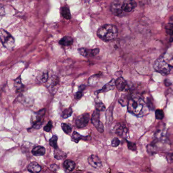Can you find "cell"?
<instances>
[{"label":"cell","mask_w":173,"mask_h":173,"mask_svg":"<svg viewBox=\"0 0 173 173\" xmlns=\"http://www.w3.org/2000/svg\"><path fill=\"white\" fill-rule=\"evenodd\" d=\"M164 84H165V86H167V87H168L171 84V82H170V80L168 79H165L164 81Z\"/></svg>","instance_id":"e575fe53"},{"label":"cell","mask_w":173,"mask_h":173,"mask_svg":"<svg viewBox=\"0 0 173 173\" xmlns=\"http://www.w3.org/2000/svg\"><path fill=\"white\" fill-rule=\"evenodd\" d=\"M137 4L135 0H126L121 5V8L123 11L129 12L134 10Z\"/></svg>","instance_id":"9c48e42d"},{"label":"cell","mask_w":173,"mask_h":173,"mask_svg":"<svg viewBox=\"0 0 173 173\" xmlns=\"http://www.w3.org/2000/svg\"><path fill=\"white\" fill-rule=\"evenodd\" d=\"M88 163L90 166L96 169H99L102 167L101 160L96 155H91L88 159Z\"/></svg>","instance_id":"30bf717a"},{"label":"cell","mask_w":173,"mask_h":173,"mask_svg":"<svg viewBox=\"0 0 173 173\" xmlns=\"http://www.w3.org/2000/svg\"><path fill=\"white\" fill-rule=\"evenodd\" d=\"M127 147H128V148L129 150L133 151H136V150H137V146H136V144L135 143L131 142H129V141H127Z\"/></svg>","instance_id":"4dcf8cb0"},{"label":"cell","mask_w":173,"mask_h":173,"mask_svg":"<svg viewBox=\"0 0 173 173\" xmlns=\"http://www.w3.org/2000/svg\"><path fill=\"white\" fill-rule=\"evenodd\" d=\"M100 112L96 109L93 112L92 117V122L97 130L100 133H103L104 131V127L103 123L100 121Z\"/></svg>","instance_id":"8992f818"},{"label":"cell","mask_w":173,"mask_h":173,"mask_svg":"<svg viewBox=\"0 0 173 173\" xmlns=\"http://www.w3.org/2000/svg\"><path fill=\"white\" fill-rule=\"evenodd\" d=\"M86 137L81 136V135L79 134V133H77L76 132L74 131L73 134H72V138L74 141H76V142H78V141L82 139H84L86 138Z\"/></svg>","instance_id":"cb8c5ba5"},{"label":"cell","mask_w":173,"mask_h":173,"mask_svg":"<svg viewBox=\"0 0 173 173\" xmlns=\"http://www.w3.org/2000/svg\"><path fill=\"white\" fill-rule=\"evenodd\" d=\"M85 87L86 86L85 85H81L79 87V91H81V92H82L84 90V89H85Z\"/></svg>","instance_id":"d590c367"},{"label":"cell","mask_w":173,"mask_h":173,"mask_svg":"<svg viewBox=\"0 0 173 173\" xmlns=\"http://www.w3.org/2000/svg\"><path fill=\"white\" fill-rule=\"evenodd\" d=\"M111 10L113 13L117 16H120L123 14V10L121 8V6L120 7L119 5L117 4L112 5V6L111 7Z\"/></svg>","instance_id":"ffe728a7"},{"label":"cell","mask_w":173,"mask_h":173,"mask_svg":"<svg viewBox=\"0 0 173 173\" xmlns=\"http://www.w3.org/2000/svg\"><path fill=\"white\" fill-rule=\"evenodd\" d=\"M73 43V39L70 36H65L59 41V44L63 46H70Z\"/></svg>","instance_id":"2e32d148"},{"label":"cell","mask_w":173,"mask_h":173,"mask_svg":"<svg viewBox=\"0 0 173 173\" xmlns=\"http://www.w3.org/2000/svg\"><path fill=\"white\" fill-rule=\"evenodd\" d=\"M52 121H48V123H47V124L44 127V130L45 131H46L47 132H49L52 129Z\"/></svg>","instance_id":"1f68e13d"},{"label":"cell","mask_w":173,"mask_h":173,"mask_svg":"<svg viewBox=\"0 0 173 173\" xmlns=\"http://www.w3.org/2000/svg\"><path fill=\"white\" fill-rule=\"evenodd\" d=\"M23 85L21 83V78L20 76L17 78L14 82V87L16 90L18 91H20V90H21V89L23 88Z\"/></svg>","instance_id":"7402d4cb"},{"label":"cell","mask_w":173,"mask_h":173,"mask_svg":"<svg viewBox=\"0 0 173 173\" xmlns=\"http://www.w3.org/2000/svg\"><path fill=\"white\" fill-rule=\"evenodd\" d=\"M127 106V110L129 113L138 115H140L144 108V101L139 96H133L129 99Z\"/></svg>","instance_id":"7a4b0ae2"},{"label":"cell","mask_w":173,"mask_h":173,"mask_svg":"<svg viewBox=\"0 0 173 173\" xmlns=\"http://www.w3.org/2000/svg\"><path fill=\"white\" fill-rule=\"evenodd\" d=\"M62 128L63 131H64L65 133H66L67 134H68L69 133H70L72 131V128L71 127L70 125L65 124V123H62Z\"/></svg>","instance_id":"4316f807"},{"label":"cell","mask_w":173,"mask_h":173,"mask_svg":"<svg viewBox=\"0 0 173 173\" xmlns=\"http://www.w3.org/2000/svg\"><path fill=\"white\" fill-rule=\"evenodd\" d=\"M32 153L35 156H42L45 154V148L43 146H37L32 149Z\"/></svg>","instance_id":"9a60e30c"},{"label":"cell","mask_w":173,"mask_h":173,"mask_svg":"<svg viewBox=\"0 0 173 173\" xmlns=\"http://www.w3.org/2000/svg\"><path fill=\"white\" fill-rule=\"evenodd\" d=\"M46 113V109H43L38 112L35 115V116H32V124L33 128L35 129H39L42 126L44 121V115Z\"/></svg>","instance_id":"277c9868"},{"label":"cell","mask_w":173,"mask_h":173,"mask_svg":"<svg viewBox=\"0 0 173 173\" xmlns=\"http://www.w3.org/2000/svg\"><path fill=\"white\" fill-rule=\"evenodd\" d=\"M28 169L30 173H38L41 171V167L36 162H32L28 166Z\"/></svg>","instance_id":"5bb4252c"},{"label":"cell","mask_w":173,"mask_h":173,"mask_svg":"<svg viewBox=\"0 0 173 173\" xmlns=\"http://www.w3.org/2000/svg\"><path fill=\"white\" fill-rule=\"evenodd\" d=\"M83 96V93L81 91H79L78 92L76 93L75 94V98L76 99H80Z\"/></svg>","instance_id":"836d02e7"},{"label":"cell","mask_w":173,"mask_h":173,"mask_svg":"<svg viewBox=\"0 0 173 173\" xmlns=\"http://www.w3.org/2000/svg\"><path fill=\"white\" fill-rule=\"evenodd\" d=\"M115 87H116V86H115V81L114 79H112L110 81L109 83L105 85L102 88V89L97 91L96 93L98 94V93H100L106 92H108V91L112 90L113 89H114Z\"/></svg>","instance_id":"4fadbf2b"},{"label":"cell","mask_w":173,"mask_h":173,"mask_svg":"<svg viewBox=\"0 0 173 173\" xmlns=\"http://www.w3.org/2000/svg\"><path fill=\"white\" fill-rule=\"evenodd\" d=\"M165 117V114L163 110L160 109H158L155 111V118L157 120H162Z\"/></svg>","instance_id":"d4e9b609"},{"label":"cell","mask_w":173,"mask_h":173,"mask_svg":"<svg viewBox=\"0 0 173 173\" xmlns=\"http://www.w3.org/2000/svg\"><path fill=\"white\" fill-rule=\"evenodd\" d=\"M57 137L56 135H53L49 140V144L51 147L54 148V149L57 148Z\"/></svg>","instance_id":"603a6c76"},{"label":"cell","mask_w":173,"mask_h":173,"mask_svg":"<svg viewBox=\"0 0 173 173\" xmlns=\"http://www.w3.org/2000/svg\"><path fill=\"white\" fill-rule=\"evenodd\" d=\"M115 131L116 134L120 137H124L127 133V129L123 124L118 123L115 127Z\"/></svg>","instance_id":"7c38bea8"},{"label":"cell","mask_w":173,"mask_h":173,"mask_svg":"<svg viewBox=\"0 0 173 173\" xmlns=\"http://www.w3.org/2000/svg\"><path fill=\"white\" fill-rule=\"evenodd\" d=\"M90 120L89 113H84L78 117L76 120V125L78 128H84L88 124Z\"/></svg>","instance_id":"52a82bcc"},{"label":"cell","mask_w":173,"mask_h":173,"mask_svg":"<svg viewBox=\"0 0 173 173\" xmlns=\"http://www.w3.org/2000/svg\"></svg>","instance_id":"8d00e7d4"},{"label":"cell","mask_w":173,"mask_h":173,"mask_svg":"<svg viewBox=\"0 0 173 173\" xmlns=\"http://www.w3.org/2000/svg\"><path fill=\"white\" fill-rule=\"evenodd\" d=\"M61 14L64 18L67 19H70L71 18V14L69 8L67 6L62 7L61 8Z\"/></svg>","instance_id":"e0dca14e"},{"label":"cell","mask_w":173,"mask_h":173,"mask_svg":"<svg viewBox=\"0 0 173 173\" xmlns=\"http://www.w3.org/2000/svg\"><path fill=\"white\" fill-rule=\"evenodd\" d=\"M96 108L100 112H104L106 109V106L102 102H98L96 103Z\"/></svg>","instance_id":"f546056e"},{"label":"cell","mask_w":173,"mask_h":173,"mask_svg":"<svg viewBox=\"0 0 173 173\" xmlns=\"http://www.w3.org/2000/svg\"><path fill=\"white\" fill-rule=\"evenodd\" d=\"M115 86L119 91H124L128 89V85L126 81L122 77H119L116 79Z\"/></svg>","instance_id":"8fae6325"},{"label":"cell","mask_w":173,"mask_h":173,"mask_svg":"<svg viewBox=\"0 0 173 173\" xmlns=\"http://www.w3.org/2000/svg\"><path fill=\"white\" fill-rule=\"evenodd\" d=\"M97 35L100 39L105 42L112 41L117 37V28L113 25L105 24L98 29Z\"/></svg>","instance_id":"6da1fadb"},{"label":"cell","mask_w":173,"mask_h":173,"mask_svg":"<svg viewBox=\"0 0 173 173\" xmlns=\"http://www.w3.org/2000/svg\"><path fill=\"white\" fill-rule=\"evenodd\" d=\"M73 113V110L71 108L65 109L62 112V117L64 118H68L69 117H71Z\"/></svg>","instance_id":"83f0119b"},{"label":"cell","mask_w":173,"mask_h":173,"mask_svg":"<svg viewBox=\"0 0 173 173\" xmlns=\"http://www.w3.org/2000/svg\"><path fill=\"white\" fill-rule=\"evenodd\" d=\"M79 53L85 57H90L95 56L98 55L100 50L99 49L96 48L94 49H88L81 48L78 49Z\"/></svg>","instance_id":"ba28073f"},{"label":"cell","mask_w":173,"mask_h":173,"mask_svg":"<svg viewBox=\"0 0 173 173\" xmlns=\"http://www.w3.org/2000/svg\"><path fill=\"white\" fill-rule=\"evenodd\" d=\"M0 37L2 44L7 49L12 50L14 48L15 46L14 39L8 32L4 29H1Z\"/></svg>","instance_id":"3957f363"},{"label":"cell","mask_w":173,"mask_h":173,"mask_svg":"<svg viewBox=\"0 0 173 173\" xmlns=\"http://www.w3.org/2000/svg\"><path fill=\"white\" fill-rule=\"evenodd\" d=\"M165 29L167 34L170 36H173V23H168L165 26Z\"/></svg>","instance_id":"484cf974"},{"label":"cell","mask_w":173,"mask_h":173,"mask_svg":"<svg viewBox=\"0 0 173 173\" xmlns=\"http://www.w3.org/2000/svg\"><path fill=\"white\" fill-rule=\"evenodd\" d=\"M154 68L156 71L162 73V75H167L170 73L172 67L160 58L155 62Z\"/></svg>","instance_id":"5b68a950"},{"label":"cell","mask_w":173,"mask_h":173,"mask_svg":"<svg viewBox=\"0 0 173 173\" xmlns=\"http://www.w3.org/2000/svg\"><path fill=\"white\" fill-rule=\"evenodd\" d=\"M120 140L118 138H114L111 142V145L113 147H117L120 144Z\"/></svg>","instance_id":"d6a6232c"},{"label":"cell","mask_w":173,"mask_h":173,"mask_svg":"<svg viewBox=\"0 0 173 173\" xmlns=\"http://www.w3.org/2000/svg\"><path fill=\"white\" fill-rule=\"evenodd\" d=\"M66 154L60 149H58V148L56 149H55L54 151V157L58 160H61L64 159L66 157Z\"/></svg>","instance_id":"d6986e66"},{"label":"cell","mask_w":173,"mask_h":173,"mask_svg":"<svg viewBox=\"0 0 173 173\" xmlns=\"http://www.w3.org/2000/svg\"><path fill=\"white\" fill-rule=\"evenodd\" d=\"M48 79V75L46 71L41 73L40 74L38 75L37 77L38 81L41 83H45L47 81Z\"/></svg>","instance_id":"44dd1931"},{"label":"cell","mask_w":173,"mask_h":173,"mask_svg":"<svg viewBox=\"0 0 173 173\" xmlns=\"http://www.w3.org/2000/svg\"><path fill=\"white\" fill-rule=\"evenodd\" d=\"M129 100V99H127V97L126 96V95H124L122 96L120 98H119L118 101H119V103L120 104L123 106H124L127 105Z\"/></svg>","instance_id":"f1b7e54d"},{"label":"cell","mask_w":173,"mask_h":173,"mask_svg":"<svg viewBox=\"0 0 173 173\" xmlns=\"http://www.w3.org/2000/svg\"><path fill=\"white\" fill-rule=\"evenodd\" d=\"M64 167L69 171H72L75 169V163L73 160H67L64 162Z\"/></svg>","instance_id":"ac0fdd59"}]
</instances>
